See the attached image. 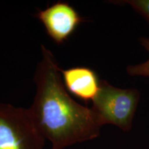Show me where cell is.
Returning <instances> with one entry per match:
<instances>
[{"label":"cell","instance_id":"obj_3","mask_svg":"<svg viewBox=\"0 0 149 149\" xmlns=\"http://www.w3.org/2000/svg\"><path fill=\"white\" fill-rule=\"evenodd\" d=\"M45 141L28 109L0 102V149H44Z\"/></svg>","mask_w":149,"mask_h":149},{"label":"cell","instance_id":"obj_6","mask_svg":"<svg viewBox=\"0 0 149 149\" xmlns=\"http://www.w3.org/2000/svg\"><path fill=\"white\" fill-rule=\"evenodd\" d=\"M141 45L144 47L149 55V38L146 37H141L139 40ZM128 74L131 76H144L149 77V57L146 61L141 64L130 65L126 68Z\"/></svg>","mask_w":149,"mask_h":149},{"label":"cell","instance_id":"obj_1","mask_svg":"<svg viewBox=\"0 0 149 149\" xmlns=\"http://www.w3.org/2000/svg\"><path fill=\"white\" fill-rule=\"evenodd\" d=\"M42 59L34 75L36 93L28 109L35 126L51 149H64L96 139L102 124L91 108L78 103L65 88L53 53L41 46Z\"/></svg>","mask_w":149,"mask_h":149},{"label":"cell","instance_id":"obj_2","mask_svg":"<svg viewBox=\"0 0 149 149\" xmlns=\"http://www.w3.org/2000/svg\"><path fill=\"white\" fill-rule=\"evenodd\" d=\"M139 100V93L137 89L120 88L106 80H100V90L93 100L91 109L102 126L111 124L123 131H129Z\"/></svg>","mask_w":149,"mask_h":149},{"label":"cell","instance_id":"obj_7","mask_svg":"<svg viewBox=\"0 0 149 149\" xmlns=\"http://www.w3.org/2000/svg\"><path fill=\"white\" fill-rule=\"evenodd\" d=\"M124 2L129 4L136 12L149 22V0H128L124 1Z\"/></svg>","mask_w":149,"mask_h":149},{"label":"cell","instance_id":"obj_5","mask_svg":"<svg viewBox=\"0 0 149 149\" xmlns=\"http://www.w3.org/2000/svg\"><path fill=\"white\" fill-rule=\"evenodd\" d=\"M62 79L68 93L85 102L93 101L99 92L97 74L88 67L76 66L61 70Z\"/></svg>","mask_w":149,"mask_h":149},{"label":"cell","instance_id":"obj_4","mask_svg":"<svg viewBox=\"0 0 149 149\" xmlns=\"http://www.w3.org/2000/svg\"><path fill=\"white\" fill-rule=\"evenodd\" d=\"M42 22L47 35L56 44H64L84 21L72 6L59 1L36 15Z\"/></svg>","mask_w":149,"mask_h":149}]
</instances>
